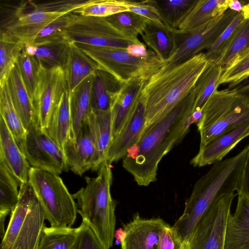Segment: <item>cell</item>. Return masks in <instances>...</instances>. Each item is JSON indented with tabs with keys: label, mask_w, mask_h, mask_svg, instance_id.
<instances>
[{
	"label": "cell",
	"mask_w": 249,
	"mask_h": 249,
	"mask_svg": "<svg viewBox=\"0 0 249 249\" xmlns=\"http://www.w3.org/2000/svg\"><path fill=\"white\" fill-rule=\"evenodd\" d=\"M195 108L193 90L164 118L142 134L123 159V167L139 186H147L157 179L162 158L180 142L195 123L191 115Z\"/></svg>",
	"instance_id": "cell-1"
},
{
	"label": "cell",
	"mask_w": 249,
	"mask_h": 249,
	"mask_svg": "<svg viewBox=\"0 0 249 249\" xmlns=\"http://www.w3.org/2000/svg\"><path fill=\"white\" fill-rule=\"evenodd\" d=\"M249 150L214 164L196 182L182 215L172 226L182 243L189 241L196 226L212 206L225 196L241 190Z\"/></svg>",
	"instance_id": "cell-2"
},
{
	"label": "cell",
	"mask_w": 249,
	"mask_h": 249,
	"mask_svg": "<svg viewBox=\"0 0 249 249\" xmlns=\"http://www.w3.org/2000/svg\"><path fill=\"white\" fill-rule=\"evenodd\" d=\"M210 63L205 53L201 52L181 63L160 69L146 81L142 90L145 98V121L141 135L164 118L190 93Z\"/></svg>",
	"instance_id": "cell-3"
},
{
	"label": "cell",
	"mask_w": 249,
	"mask_h": 249,
	"mask_svg": "<svg viewBox=\"0 0 249 249\" xmlns=\"http://www.w3.org/2000/svg\"><path fill=\"white\" fill-rule=\"evenodd\" d=\"M95 178L86 177V185L72 195L77 212L86 220L107 249L113 245L115 234L116 202L110 187L112 174L106 160Z\"/></svg>",
	"instance_id": "cell-4"
},
{
	"label": "cell",
	"mask_w": 249,
	"mask_h": 249,
	"mask_svg": "<svg viewBox=\"0 0 249 249\" xmlns=\"http://www.w3.org/2000/svg\"><path fill=\"white\" fill-rule=\"evenodd\" d=\"M44 210L29 184H20L18 202L0 243V249H36L45 226Z\"/></svg>",
	"instance_id": "cell-5"
},
{
	"label": "cell",
	"mask_w": 249,
	"mask_h": 249,
	"mask_svg": "<svg viewBox=\"0 0 249 249\" xmlns=\"http://www.w3.org/2000/svg\"><path fill=\"white\" fill-rule=\"evenodd\" d=\"M202 111V117L196 124L199 148L249 120V104L233 89L216 90Z\"/></svg>",
	"instance_id": "cell-6"
},
{
	"label": "cell",
	"mask_w": 249,
	"mask_h": 249,
	"mask_svg": "<svg viewBox=\"0 0 249 249\" xmlns=\"http://www.w3.org/2000/svg\"><path fill=\"white\" fill-rule=\"evenodd\" d=\"M28 183L39 201L51 227L71 228L76 218L77 206L72 195L58 175L31 167Z\"/></svg>",
	"instance_id": "cell-7"
},
{
	"label": "cell",
	"mask_w": 249,
	"mask_h": 249,
	"mask_svg": "<svg viewBox=\"0 0 249 249\" xmlns=\"http://www.w3.org/2000/svg\"><path fill=\"white\" fill-rule=\"evenodd\" d=\"M73 44L95 62L99 69L111 74L122 83L135 78L147 81L163 65L155 53L148 56L139 57L126 49Z\"/></svg>",
	"instance_id": "cell-8"
},
{
	"label": "cell",
	"mask_w": 249,
	"mask_h": 249,
	"mask_svg": "<svg viewBox=\"0 0 249 249\" xmlns=\"http://www.w3.org/2000/svg\"><path fill=\"white\" fill-rule=\"evenodd\" d=\"M63 34L71 44L126 49L131 44H142L126 36L107 18L69 13Z\"/></svg>",
	"instance_id": "cell-9"
},
{
	"label": "cell",
	"mask_w": 249,
	"mask_h": 249,
	"mask_svg": "<svg viewBox=\"0 0 249 249\" xmlns=\"http://www.w3.org/2000/svg\"><path fill=\"white\" fill-rule=\"evenodd\" d=\"M237 12L230 9L197 27L176 30V49L160 69L181 63L204 49H208L231 22Z\"/></svg>",
	"instance_id": "cell-10"
},
{
	"label": "cell",
	"mask_w": 249,
	"mask_h": 249,
	"mask_svg": "<svg viewBox=\"0 0 249 249\" xmlns=\"http://www.w3.org/2000/svg\"><path fill=\"white\" fill-rule=\"evenodd\" d=\"M238 194L224 196L200 220L189 240V249H224L232 201Z\"/></svg>",
	"instance_id": "cell-11"
},
{
	"label": "cell",
	"mask_w": 249,
	"mask_h": 249,
	"mask_svg": "<svg viewBox=\"0 0 249 249\" xmlns=\"http://www.w3.org/2000/svg\"><path fill=\"white\" fill-rule=\"evenodd\" d=\"M24 154L31 167L57 175L69 168L63 150L37 124L27 130Z\"/></svg>",
	"instance_id": "cell-12"
},
{
	"label": "cell",
	"mask_w": 249,
	"mask_h": 249,
	"mask_svg": "<svg viewBox=\"0 0 249 249\" xmlns=\"http://www.w3.org/2000/svg\"><path fill=\"white\" fill-rule=\"evenodd\" d=\"M68 87L66 70L62 67L42 66L39 85L34 102L37 124L46 130L61 98Z\"/></svg>",
	"instance_id": "cell-13"
},
{
	"label": "cell",
	"mask_w": 249,
	"mask_h": 249,
	"mask_svg": "<svg viewBox=\"0 0 249 249\" xmlns=\"http://www.w3.org/2000/svg\"><path fill=\"white\" fill-rule=\"evenodd\" d=\"M67 162L75 174L82 176L91 170L96 154L94 136L88 117L75 137L71 135L63 147Z\"/></svg>",
	"instance_id": "cell-14"
},
{
	"label": "cell",
	"mask_w": 249,
	"mask_h": 249,
	"mask_svg": "<svg viewBox=\"0 0 249 249\" xmlns=\"http://www.w3.org/2000/svg\"><path fill=\"white\" fill-rule=\"evenodd\" d=\"M145 116V98L142 90L124 126L110 144L107 160L109 164L123 159L139 140L144 127Z\"/></svg>",
	"instance_id": "cell-15"
},
{
	"label": "cell",
	"mask_w": 249,
	"mask_h": 249,
	"mask_svg": "<svg viewBox=\"0 0 249 249\" xmlns=\"http://www.w3.org/2000/svg\"><path fill=\"white\" fill-rule=\"evenodd\" d=\"M166 224L160 218L146 219L136 214L124 225L121 249H158L160 233Z\"/></svg>",
	"instance_id": "cell-16"
},
{
	"label": "cell",
	"mask_w": 249,
	"mask_h": 249,
	"mask_svg": "<svg viewBox=\"0 0 249 249\" xmlns=\"http://www.w3.org/2000/svg\"><path fill=\"white\" fill-rule=\"evenodd\" d=\"M249 136V120L223 133L199 148L190 163L202 167L222 161L223 158L242 140Z\"/></svg>",
	"instance_id": "cell-17"
},
{
	"label": "cell",
	"mask_w": 249,
	"mask_h": 249,
	"mask_svg": "<svg viewBox=\"0 0 249 249\" xmlns=\"http://www.w3.org/2000/svg\"><path fill=\"white\" fill-rule=\"evenodd\" d=\"M146 82L135 78L125 83L115 98L110 109L112 141L124 126Z\"/></svg>",
	"instance_id": "cell-18"
},
{
	"label": "cell",
	"mask_w": 249,
	"mask_h": 249,
	"mask_svg": "<svg viewBox=\"0 0 249 249\" xmlns=\"http://www.w3.org/2000/svg\"><path fill=\"white\" fill-rule=\"evenodd\" d=\"M238 195L235 211L227 224L224 249H249V198Z\"/></svg>",
	"instance_id": "cell-19"
},
{
	"label": "cell",
	"mask_w": 249,
	"mask_h": 249,
	"mask_svg": "<svg viewBox=\"0 0 249 249\" xmlns=\"http://www.w3.org/2000/svg\"><path fill=\"white\" fill-rule=\"evenodd\" d=\"M0 159L3 160L15 177L22 184L28 183L31 166L21 151L0 116Z\"/></svg>",
	"instance_id": "cell-20"
},
{
	"label": "cell",
	"mask_w": 249,
	"mask_h": 249,
	"mask_svg": "<svg viewBox=\"0 0 249 249\" xmlns=\"http://www.w3.org/2000/svg\"><path fill=\"white\" fill-rule=\"evenodd\" d=\"M35 47L34 56L46 69L62 67L66 69L71 44L63 32L57 33L33 43Z\"/></svg>",
	"instance_id": "cell-21"
},
{
	"label": "cell",
	"mask_w": 249,
	"mask_h": 249,
	"mask_svg": "<svg viewBox=\"0 0 249 249\" xmlns=\"http://www.w3.org/2000/svg\"><path fill=\"white\" fill-rule=\"evenodd\" d=\"M5 79L14 107L27 130L37 124V120L34 105L21 79L17 62Z\"/></svg>",
	"instance_id": "cell-22"
},
{
	"label": "cell",
	"mask_w": 249,
	"mask_h": 249,
	"mask_svg": "<svg viewBox=\"0 0 249 249\" xmlns=\"http://www.w3.org/2000/svg\"><path fill=\"white\" fill-rule=\"evenodd\" d=\"M176 29L147 19L140 34L145 45L156 54L163 64L176 50Z\"/></svg>",
	"instance_id": "cell-23"
},
{
	"label": "cell",
	"mask_w": 249,
	"mask_h": 249,
	"mask_svg": "<svg viewBox=\"0 0 249 249\" xmlns=\"http://www.w3.org/2000/svg\"><path fill=\"white\" fill-rule=\"evenodd\" d=\"M108 72L97 70L93 76L91 106L95 111H110L112 103L124 84Z\"/></svg>",
	"instance_id": "cell-24"
},
{
	"label": "cell",
	"mask_w": 249,
	"mask_h": 249,
	"mask_svg": "<svg viewBox=\"0 0 249 249\" xmlns=\"http://www.w3.org/2000/svg\"><path fill=\"white\" fill-rule=\"evenodd\" d=\"M88 120L93 132L96 144V154L91 170L97 171L102 164L107 160L112 142L110 111L102 112L92 110Z\"/></svg>",
	"instance_id": "cell-25"
},
{
	"label": "cell",
	"mask_w": 249,
	"mask_h": 249,
	"mask_svg": "<svg viewBox=\"0 0 249 249\" xmlns=\"http://www.w3.org/2000/svg\"><path fill=\"white\" fill-rule=\"evenodd\" d=\"M94 74L86 78L70 93L71 136L73 138L92 111L91 97Z\"/></svg>",
	"instance_id": "cell-26"
},
{
	"label": "cell",
	"mask_w": 249,
	"mask_h": 249,
	"mask_svg": "<svg viewBox=\"0 0 249 249\" xmlns=\"http://www.w3.org/2000/svg\"><path fill=\"white\" fill-rule=\"evenodd\" d=\"M20 183L13 175L5 163L0 159V234L4 235V221L14 209L19 199Z\"/></svg>",
	"instance_id": "cell-27"
},
{
	"label": "cell",
	"mask_w": 249,
	"mask_h": 249,
	"mask_svg": "<svg viewBox=\"0 0 249 249\" xmlns=\"http://www.w3.org/2000/svg\"><path fill=\"white\" fill-rule=\"evenodd\" d=\"M70 96L68 87L53 114L49 126L45 130L62 150L66 141L71 135Z\"/></svg>",
	"instance_id": "cell-28"
},
{
	"label": "cell",
	"mask_w": 249,
	"mask_h": 249,
	"mask_svg": "<svg viewBox=\"0 0 249 249\" xmlns=\"http://www.w3.org/2000/svg\"><path fill=\"white\" fill-rule=\"evenodd\" d=\"M228 2L229 0H197L178 29H193L221 16L229 9Z\"/></svg>",
	"instance_id": "cell-29"
},
{
	"label": "cell",
	"mask_w": 249,
	"mask_h": 249,
	"mask_svg": "<svg viewBox=\"0 0 249 249\" xmlns=\"http://www.w3.org/2000/svg\"><path fill=\"white\" fill-rule=\"evenodd\" d=\"M0 113L16 142L24 154L27 130L14 107L6 79L0 80Z\"/></svg>",
	"instance_id": "cell-30"
},
{
	"label": "cell",
	"mask_w": 249,
	"mask_h": 249,
	"mask_svg": "<svg viewBox=\"0 0 249 249\" xmlns=\"http://www.w3.org/2000/svg\"><path fill=\"white\" fill-rule=\"evenodd\" d=\"M99 69L97 65L91 58L71 44L67 67L65 69L70 93L88 76Z\"/></svg>",
	"instance_id": "cell-31"
},
{
	"label": "cell",
	"mask_w": 249,
	"mask_h": 249,
	"mask_svg": "<svg viewBox=\"0 0 249 249\" xmlns=\"http://www.w3.org/2000/svg\"><path fill=\"white\" fill-rule=\"evenodd\" d=\"M223 69L217 63L210 62L200 75L193 90L196 111H202L208 99L217 89Z\"/></svg>",
	"instance_id": "cell-32"
},
{
	"label": "cell",
	"mask_w": 249,
	"mask_h": 249,
	"mask_svg": "<svg viewBox=\"0 0 249 249\" xmlns=\"http://www.w3.org/2000/svg\"><path fill=\"white\" fill-rule=\"evenodd\" d=\"M197 0H155V5L167 26L178 29Z\"/></svg>",
	"instance_id": "cell-33"
},
{
	"label": "cell",
	"mask_w": 249,
	"mask_h": 249,
	"mask_svg": "<svg viewBox=\"0 0 249 249\" xmlns=\"http://www.w3.org/2000/svg\"><path fill=\"white\" fill-rule=\"evenodd\" d=\"M78 227H44L36 249H71Z\"/></svg>",
	"instance_id": "cell-34"
},
{
	"label": "cell",
	"mask_w": 249,
	"mask_h": 249,
	"mask_svg": "<svg viewBox=\"0 0 249 249\" xmlns=\"http://www.w3.org/2000/svg\"><path fill=\"white\" fill-rule=\"evenodd\" d=\"M24 45L0 30V80L5 79L24 49Z\"/></svg>",
	"instance_id": "cell-35"
},
{
	"label": "cell",
	"mask_w": 249,
	"mask_h": 249,
	"mask_svg": "<svg viewBox=\"0 0 249 249\" xmlns=\"http://www.w3.org/2000/svg\"><path fill=\"white\" fill-rule=\"evenodd\" d=\"M249 50V19L243 18L238 24L230 45L216 63L224 70L236 58Z\"/></svg>",
	"instance_id": "cell-36"
},
{
	"label": "cell",
	"mask_w": 249,
	"mask_h": 249,
	"mask_svg": "<svg viewBox=\"0 0 249 249\" xmlns=\"http://www.w3.org/2000/svg\"><path fill=\"white\" fill-rule=\"evenodd\" d=\"M17 64L22 81L34 104L39 83L42 66L34 56L27 54L23 50Z\"/></svg>",
	"instance_id": "cell-37"
},
{
	"label": "cell",
	"mask_w": 249,
	"mask_h": 249,
	"mask_svg": "<svg viewBox=\"0 0 249 249\" xmlns=\"http://www.w3.org/2000/svg\"><path fill=\"white\" fill-rule=\"evenodd\" d=\"M124 11L129 10L124 0H89L72 13L84 16L106 18Z\"/></svg>",
	"instance_id": "cell-38"
},
{
	"label": "cell",
	"mask_w": 249,
	"mask_h": 249,
	"mask_svg": "<svg viewBox=\"0 0 249 249\" xmlns=\"http://www.w3.org/2000/svg\"><path fill=\"white\" fill-rule=\"evenodd\" d=\"M117 29L137 42L148 19L131 11L120 12L106 18Z\"/></svg>",
	"instance_id": "cell-39"
},
{
	"label": "cell",
	"mask_w": 249,
	"mask_h": 249,
	"mask_svg": "<svg viewBox=\"0 0 249 249\" xmlns=\"http://www.w3.org/2000/svg\"><path fill=\"white\" fill-rule=\"evenodd\" d=\"M244 18L242 12H237L234 18L213 44L205 53L210 62L216 63L230 45L239 23Z\"/></svg>",
	"instance_id": "cell-40"
},
{
	"label": "cell",
	"mask_w": 249,
	"mask_h": 249,
	"mask_svg": "<svg viewBox=\"0 0 249 249\" xmlns=\"http://www.w3.org/2000/svg\"><path fill=\"white\" fill-rule=\"evenodd\" d=\"M249 77V50L236 58L225 70L219 85L228 84L232 89Z\"/></svg>",
	"instance_id": "cell-41"
},
{
	"label": "cell",
	"mask_w": 249,
	"mask_h": 249,
	"mask_svg": "<svg viewBox=\"0 0 249 249\" xmlns=\"http://www.w3.org/2000/svg\"><path fill=\"white\" fill-rule=\"evenodd\" d=\"M71 249H107L89 223L82 220Z\"/></svg>",
	"instance_id": "cell-42"
},
{
	"label": "cell",
	"mask_w": 249,
	"mask_h": 249,
	"mask_svg": "<svg viewBox=\"0 0 249 249\" xmlns=\"http://www.w3.org/2000/svg\"><path fill=\"white\" fill-rule=\"evenodd\" d=\"M124 1L129 11L143 17L154 22L164 24L155 5L154 0L142 1L124 0Z\"/></svg>",
	"instance_id": "cell-43"
},
{
	"label": "cell",
	"mask_w": 249,
	"mask_h": 249,
	"mask_svg": "<svg viewBox=\"0 0 249 249\" xmlns=\"http://www.w3.org/2000/svg\"><path fill=\"white\" fill-rule=\"evenodd\" d=\"M182 244L172 227L167 223L160 233L158 249H180Z\"/></svg>",
	"instance_id": "cell-44"
},
{
	"label": "cell",
	"mask_w": 249,
	"mask_h": 249,
	"mask_svg": "<svg viewBox=\"0 0 249 249\" xmlns=\"http://www.w3.org/2000/svg\"><path fill=\"white\" fill-rule=\"evenodd\" d=\"M238 194L243 195L249 198V150L243 177L241 190Z\"/></svg>",
	"instance_id": "cell-45"
},
{
	"label": "cell",
	"mask_w": 249,
	"mask_h": 249,
	"mask_svg": "<svg viewBox=\"0 0 249 249\" xmlns=\"http://www.w3.org/2000/svg\"><path fill=\"white\" fill-rule=\"evenodd\" d=\"M249 104V77L233 89Z\"/></svg>",
	"instance_id": "cell-46"
},
{
	"label": "cell",
	"mask_w": 249,
	"mask_h": 249,
	"mask_svg": "<svg viewBox=\"0 0 249 249\" xmlns=\"http://www.w3.org/2000/svg\"><path fill=\"white\" fill-rule=\"evenodd\" d=\"M249 1H239L237 0H229L228 8L236 12L242 11L243 6Z\"/></svg>",
	"instance_id": "cell-47"
},
{
	"label": "cell",
	"mask_w": 249,
	"mask_h": 249,
	"mask_svg": "<svg viewBox=\"0 0 249 249\" xmlns=\"http://www.w3.org/2000/svg\"><path fill=\"white\" fill-rule=\"evenodd\" d=\"M242 12L244 18L249 19V1L243 6Z\"/></svg>",
	"instance_id": "cell-48"
},
{
	"label": "cell",
	"mask_w": 249,
	"mask_h": 249,
	"mask_svg": "<svg viewBox=\"0 0 249 249\" xmlns=\"http://www.w3.org/2000/svg\"><path fill=\"white\" fill-rule=\"evenodd\" d=\"M180 249H189V241L183 242Z\"/></svg>",
	"instance_id": "cell-49"
}]
</instances>
